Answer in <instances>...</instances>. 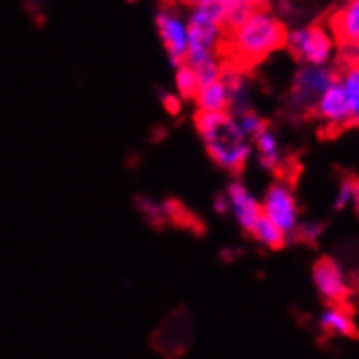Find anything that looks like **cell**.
<instances>
[{
  "mask_svg": "<svg viewBox=\"0 0 359 359\" xmlns=\"http://www.w3.org/2000/svg\"><path fill=\"white\" fill-rule=\"evenodd\" d=\"M172 337L177 340V344L183 346V351L187 348V313L185 311H177L165 323H161V329L157 335L159 342H155V348L159 353H163V348L170 344Z\"/></svg>",
  "mask_w": 359,
  "mask_h": 359,
  "instance_id": "obj_12",
  "label": "cell"
},
{
  "mask_svg": "<svg viewBox=\"0 0 359 359\" xmlns=\"http://www.w3.org/2000/svg\"><path fill=\"white\" fill-rule=\"evenodd\" d=\"M175 88L181 94V98H194L198 90V79L194 68H189L187 63H179L175 72Z\"/></svg>",
  "mask_w": 359,
  "mask_h": 359,
  "instance_id": "obj_16",
  "label": "cell"
},
{
  "mask_svg": "<svg viewBox=\"0 0 359 359\" xmlns=\"http://www.w3.org/2000/svg\"><path fill=\"white\" fill-rule=\"evenodd\" d=\"M157 33L165 46V53L175 66L183 63L187 53V18L172 7H161L155 18Z\"/></svg>",
  "mask_w": 359,
  "mask_h": 359,
  "instance_id": "obj_3",
  "label": "cell"
},
{
  "mask_svg": "<svg viewBox=\"0 0 359 359\" xmlns=\"http://www.w3.org/2000/svg\"><path fill=\"white\" fill-rule=\"evenodd\" d=\"M316 107H318V114H320V118L327 124L342 126V124H348L351 122L348 100H346L342 83H335L333 81L331 86L323 92V96L316 100Z\"/></svg>",
  "mask_w": 359,
  "mask_h": 359,
  "instance_id": "obj_7",
  "label": "cell"
},
{
  "mask_svg": "<svg viewBox=\"0 0 359 359\" xmlns=\"http://www.w3.org/2000/svg\"><path fill=\"white\" fill-rule=\"evenodd\" d=\"M340 83H342L346 100H348L351 122L359 124V63H351Z\"/></svg>",
  "mask_w": 359,
  "mask_h": 359,
  "instance_id": "obj_14",
  "label": "cell"
},
{
  "mask_svg": "<svg viewBox=\"0 0 359 359\" xmlns=\"http://www.w3.org/2000/svg\"><path fill=\"white\" fill-rule=\"evenodd\" d=\"M226 203L233 211V216L238 218V222L242 224V229L250 231L252 224L257 222V218L262 216V207L259 203L250 196L248 189L242 183H231L229 192H226Z\"/></svg>",
  "mask_w": 359,
  "mask_h": 359,
  "instance_id": "obj_9",
  "label": "cell"
},
{
  "mask_svg": "<svg viewBox=\"0 0 359 359\" xmlns=\"http://www.w3.org/2000/svg\"><path fill=\"white\" fill-rule=\"evenodd\" d=\"M257 140V149H259V155H262V161L272 168L274 163H277V157H279V146H277V137H274L266 126L255 135Z\"/></svg>",
  "mask_w": 359,
  "mask_h": 359,
  "instance_id": "obj_17",
  "label": "cell"
},
{
  "mask_svg": "<svg viewBox=\"0 0 359 359\" xmlns=\"http://www.w3.org/2000/svg\"><path fill=\"white\" fill-rule=\"evenodd\" d=\"M248 233H252V236H255V240H259L262 244H266L270 248H281L283 240H285L283 231L277 224H274L272 220H268L264 214L257 218V222L252 224V229L248 231Z\"/></svg>",
  "mask_w": 359,
  "mask_h": 359,
  "instance_id": "obj_15",
  "label": "cell"
},
{
  "mask_svg": "<svg viewBox=\"0 0 359 359\" xmlns=\"http://www.w3.org/2000/svg\"><path fill=\"white\" fill-rule=\"evenodd\" d=\"M331 83H333V76L325 68L320 66L305 68L299 72L297 83H294V100L299 104H311L323 96V92Z\"/></svg>",
  "mask_w": 359,
  "mask_h": 359,
  "instance_id": "obj_6",
  "label": "cell"
},
{
  "mask_svg": "<svg viewBox=\"0 0 359 359\" xmlns=\"http://www.w3.org/2000/svg\"><path fill=\"white\" fill-rule=\"evenodd\" d=\"M238 124H240V129H242L248 137H255V135L264 129V122H262L255 114H250V111H242Z\"/></svg>",
  "mask_w": 359,
  "mask_h": 359,
  "instance_id": "obj_18",
  "label": "cell"
},
{
  "mask_svg": "<svg viewBox=\"0 0 359 359\" xmlns=\"http://www.w3.org/2000/svg\"><path fill=\"white\" fill-rule=\"evenodd\" d=\"M165 104H168V109H170L172 114H177L181 109V100L177 96H165Z\"/></svg>",
  "mask_w": 359,
  "mask_h": 359,
  "instance_id": "obj_22",
  "label": "cell"
},
{
  "mask_svg": "<svg viewBox=\"0 0 359 359\" xmlns=\"http://www.w3.org/2000/svg\"><path fill=\"white\" fill-rule=\"evenodd\" d=\"M142 211H144V214L146 216H149L151 218V222H161V207H157V205H151L149 201H142Z\"/></svg>",
  "mask_w": 359,
  "mask_h": 359,
  "instance_id": "obj_19",
  "label": "cell"
},
{
  "mask_svg": "<svg viewBox=\"0 0 359 359\" xmlns=\"http://www.w3.org/2000/svg\"><path fill=\"white\" fill-rule=\"evenodd\" d=\"M292 53L309 66H323L331 57V37L320 27H309L292 33L287 39Z\"/></svg>",
  "mask_w": 359,
  "mask_h": 359,
  "instance_id": "obj_4",
  "label": "cell"
},
{
  "mask_svg": "<svg viewBox=\"0 0 359 359\" xmlns=\"http://www.w3.org/2000/svg\"><path fill=\"white\" fill-rule=\"evenodd\" d=\"M198 102V111H226L229 107V88L224 79H216L205 86H198L194 94Z\"/></svg>",
  "mask_w": 359,
  "mask_h": 359,
  "instance_id": "obj_11",
  "label": "cell"
},
{
  "mask_svg": "<svg viewBox=\"0 0 359 359\" xmlns=\"http://www.w3.org/2000/svg\"><path fill=\"white\" fill-rule=\"evenodd\" d=\"M196 129L205 142L209 157L224 170H240L246 163L250 144L233 116L226 111H198Z\"/></svg>",
  "mask_w": 359,
  "mask_h": 359,
  "instance_id": "obj_2",
  "label": "cell"
},
{
  "mask_svg": "<svg viewBox=\"0 0 359 359\" xmlns=\"http://www.w3.org/2000/svg\"><path fill=\"white\" fill-rule=\"evenodd\" d=\"M344 50V57L351 61V63H359V41H355V44H351V46H342Z\"/></svg>",
  "mask_w": 359,
  "mask_h": 359,
  "instance_id": "obj_21",
  "label": "cell"
},
{
  "mask_svg": "<svg viewBox=\"0 0 359 359\" xmlns=\"http://www.w3.org/2000/svg\"><path fill=\"white\" fill-rule=\"evenodd\" d=\"M222 46L231 61V68H250L281 48L287 39L285 27L264 9H248L238 22L226 27Z\"/></svg>",
  "mask_w": 359,
  "mask_h": 359,
  "instance_id": "obj_1",
  "label": "cell"
},
{
  "mask_svg": "<svg viewBox=\"0 0 359 359\" xmlns=\"http://www.w3.org/2000/svg\"><path fill=\"white\" fill-rule=\"evenodd\" d=\"M331 31L342 46H351L359 41V0L348 3L331 18Z\"/></svg>",
  "mask_w": 359,
  "mask_h": 359,
  "instance_id": "obj_10",
  "label": "cell"
},
{
  "mask_svg": "<svg viewBox=\"0 0 359 359\" xmlns=\"http://www.w3.org/2000/svg\"><path fill=\"white\" fill-rule=\"evenodd\" d=\"M320 325L325 331L335 333V335H357V329H355L351 313L342 305H335L333 309L325 311L323 318H320Z\"/></svg>",
  "mask_w": 359,
  "mask_h": 359,
  "instance_id": "obj_13",
  "label": "cell"
},
{
  "mask_svg": "<svg viewBox=\"0 0 359 359\" xmlns=\"http://www.w3.org/2000/svg\"><path fill=\"white\" fill-rule=\"evenodd\" d=\"M175 3H179V5H187V7H194V5H198L201 0H175Z\"/></svg>",
  "mask_w": 359,
  "mask_h": 359,
  "instance_id": "obj_23",
  "label": "cell"
},
{
  "mask_svg": "<svg viewBox=\"0 0 359 359\" xmlns=\"http://www.w3.org/2000/svg\"><path fill=\"white\" fill-rule=\"evenodd\" d=\"M233 7H242V9H259L262 5H266L268 0H229Z\"/></svg>",
  "mask_w": 359,
  "mask_h": 359,
  "instance_id": "obj_20",
  "label": "cell"
},
{
  "mask_svg": "<svg viewBox=\"0 0 359 359\" xmlns=\"http://www.w3.org/2000/svg\"><path fill=\"white\" fill-rule=\"evenodd\" d=\"M313 281L318 285L320 294L333 303H342L348 294V287L344 283L342 270L337 268L331 259H320L313 268Z\"/></svg>",
  "mask_w": 359,
  "mask_h": 359,
  "instance_id": "obj_8",
  "label": "cell"
},
{
  "mask_svg": "<svg viewBox=\"0 0 359 359\" xmlns=\"http://www.w3.org/2000/svg\"><path fill=\"white\" fill-rule=\"evenodd\" d=\"M262 214L277 224L283 233L297 226V201L285 185H272L266 194V201L262 205Z\"/></svg>",
  "mask_w": 359,
  "mask_h": 359,
  "instance_id": "obj_5",
  "label": "cell"
}]
</instances>
